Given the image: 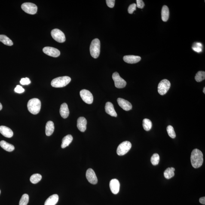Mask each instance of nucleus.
<instances>
[{
  "mask_svg": "<svg viewBox=\"0 0 205 205\" xmlns=\"http://www.w3.org/2000/svg\"><path fill=\"white\" fill-rule=\"evenodd\" d=\"M191 162L194 168H197L202 165L203 163V155L200 150L196 148L193 150L191 154Z\"/></svg>",
  "mask_w": 205,
  "mask_h": 205,
  "instance_id": "obj_1",
  "label": "nucleus"
},
{
  "mask_svg": "<svg viewBox=\"0 0 205 205\" xmlns=\"http://www.w3.org/2000/svg\"><path fill=\"white\" fill-rule=\"evenodd\" d=\"M28 108L30 112L33 114H37L40 112L41 107V101L38 99H30L28 103Z\"/></svg>",
  "mask_w": 205,
  "mask_h": 205,
  "instance_id": "obj_2",
  "label": "nucleus"
},
{
  "mask_svg": "<svg viewBox=\"0 0 205 205\" xmlns=\"http://www.w3.org/2000/svg\"><path fill=\"white\" fill-rule=\"evenodd\" d=\"M70 77L64 76L57 77L53 79L51 82L52 86L56 88H60L65 86L71 81Z\"/></svg>",
  "mask_w": 205,
  "mask_h": 205,
  "instance_id": "obj_3",
  "label": "nucleus"
},
{
  "mask_svg": "<svg viewBox=\"0 0 205 205\" xmlns=\"http://www.w3.org/2000/svg\"><path fill=\"white\" fill-rule=\"evenodd\" d=\"M100 42L98 38L93 40L90 44V54L95 59L97 58L100 54Z\"/></svg>",
  "mask_w": 205,
  "mask_h": 205,
  "instance_id": "obj_4",
  "label": "nucleus"
},
{
  "mask_svg": "<svg viewBox=\"0 0 205 205\" xmlns=\"http://www.w3.org/2000/svg\"><path fill=\"white\" fill-rule=\"evenodd\" d=\"M132 148V144L128 141H125L121 143L119 145L117 150V153L118 155L122 156L125 154L130 151Z\"/></svg>",
  "mask_w": 205,
  "mask_h": 205,
  "instance_id": "obj_5",
  "label": "nucleus"
},
{
  "mask_svg": "<svg viewBox=\"0 0 205 205\" xmlns=\"http://www.w3.org/2000/svg\"><path fill=\"white\" fill-rule=\"evenodd\" d=\"M170 87L171 83L169 80L166 79L161 80L158 85V93L161 96H163L168 91Z\"/></svg>",
  "mask_w": 205,
  "mask_h": 205,
  "instance_id": "obj_6",
  "label": "nucleus"
},
{
  "mask_svg": "<svg viewBox=\"0 0 205 205\" xmlns=\"http://www.w3.org/2000/svg\"><path fill=\"white\" fill-rule=\"evenodd\" d=\"M21 8L25 12L31 15L36 14L37 11V7L32 3H24L21 5Z\"/></svg>",
  "mask_w": 205,
  "mask_h": 205,
  "instance_id": "obj_7",
  "label": "nucleus"
},
{
  "mask_svg": "<svg viewBox=\"0 0 205 205\" xmlns=\"http://www.w3.org/2000/svg\"><path fill=\"white\" fill-rule=\"evenodd\" d=\"M112 78L114 82V84L116 87L121 89L124 88L125 87L127 83L120 76L118 73L116 72L113 73Z\"/></svg>",
  "mask_w": 205,
  "mask_h": 205,
  "instance_id": "obj_8",
  "label": "nucleus"
},
{
  "mask_svg": "<svg viewBox=\"0 0 205 205\" xmlns=\"http://www.w3.org/2000/svg\"><path fill=\"white\" fill-rule=\"evenodd\" d=\"M51 35L53 39L59 43L65 42L66 40L64 34L59 29L53 30L51 32Z\"/></svg>",
  "mask_w": 205,
  "mask_h": 205,
  "instance_id": "obj_9",
  "label": "nucleus"
},
{
  "mask_svg": "<svg viewBox=\"0 0 205 205\" xmlns=\"http://www.w3.org/2000/svg\"><path fill=\"white\" fill-rule=\"evenodd\" d=\"M80 96L83 100L88 104H91L93 102V96L88 90H82L80 92Z\"/></svg>",
  "mask_w": 205,
  "mask_h": 205,
  "instance_id": "obj_10",
  "label": "nucleus"
},
{
  "mask_svg": "<svg viewBox=\"0 0 205 205\" xmlns=\"http://www.w3.org/2000/svg\"><path fill=\"white\" fill-rule=\"evenodd\" d=\"M43 51L47 55L56 57L60 56V52L58 49L51 47H45L43 48Z\"/></svg>",
  "mask_w": 205,
  "mask_h": 205,
  "instance_id": "obj_11",
  "label": "nucleus"
},
{
  "mask_svg": "<svg viewBox=\"0 0 205 205\" xmlns=\"http://www.w3.org/2000/svg\"><path fill=\"white\" fill-rule=\"evenodd\" d=\"M86 177L89 182L90 184L95 185L97 183L98 179L94 171L89 168L87 169L86 173Z\"/></svg>",
  "mask_w": 205,
  "mask_h": 205,
  "instance_id": "obj_12",
  "label": "nucleus"
},
{
  "mask_svg": "<svg viewBox=\"0 0 205 205\" xmlns=\"http://www.w3.org/2000/svg\"><path fill=\"white\" fill-rule=\"evenodd\" d=\"M120 184L118 180L113 179L110 182L109 187L111 190L114 194H117L120 190Z\"/></svg>",
  "mask_w": 205,
  "mask_h": 205,
  "instance_id": "obj_13",
  "label": "nucleus"
},
{
  "mask_svg": "<svg viewBox=\"0 0 205 205\" xmlns=\"http://www.w3.org/2000/svg\"><path fill=\"white\" fill-rule=\"evenodd\" d=\"M117 101L119 106L124 110L129 111L132 109V105L129 101L120 98L117 99Z\"/></svg>",
  "mask_w": 205,
  "mask_h": 205,
  "instance_id": "obj_14",
  "label": "nucleus"
},
{
  "mask_svg": "<svg viewBox=\"0 0 205 205\" xmlns=\"http://www.w3.org/2000/svg\"><path fill=\"white\" fill-rule=\"evenodd\" d=\"M87 124V120L84 117H80L77 120V127L81 132H84L85 131L86 129Z\"/></svg>",
  "mask_w": 205,
  "mask_h": 205,
  "instance_id": "obj_15",
  "label": "nucleus"
},
{
  "mask_svg": "<svg viewBox=\"0 0 205 205\" xmlns=\"http://www.w3.org/2000/svg\"><path fill=\"white\" fill-rule=\"evenodd\" d=\"M123 59L126 63L133 64L138 63L140 61L141 57L139 56L127 55L124 56L123 57Z\"/></svg>",
  "mask_w": 205,
  "mask_h": 205,
  "instance_id": "obj_16",
  "label": "nucleus"
},
{
  "mask_svg": "<svg viewBox=\"0 0 205 205\" xmlns=\"http://www.w3.org/2000/svg\"><path fill=\"white\" fill-rule=\"evenodd\" d=\"M105 111L111 116L116 117L117 114L114 109L113 105L111 102H107L105 106Z\"/></svg>",
  "mask_w": 205,
  "mask_h": 205,
  "instance_id": "obj_17",
  "label": "nucleus"
},
{
  "mask_svg": "<svg viewBox=\"0 0 205 205\" xmlns=\"http://www.w3.org/2000/svg\"><path fill=\"white\" fill-rule=\"evenodd\" d=\"M0 133L4 136L8 138L12 137L13 135L11 129L5 126H0Z\"/></svg>",
  "mask_w": 205,
  "mask_h": 205,
  "instance_id": "obj_18",
  "label": "nucleus"
},
{
  "mask_svg": "<svg viewBox=\"0 0 205 205\" xmlns=\"http://www.w3.org/2000/svg\"><path fill=\"white\" fill-rule=\"evenodd\" d=\"M60 113L61 116L63 119L67 118L70 113L67 104L63 103L61 105L60 109Z\"/></svg>",
  "mask_w": 205,
  "mask_h": 205,
  "instance_id": "obj_19",
  "label": "nucleus"
},
{
  "mask_svg": "<svg viewBox=\"0 0 205 205\" xmlns=\"http://www.w3.org/2000/svg\"><path fill=\"white\" fill-rule=\"evenodd\" d=\"M58 200V195L57 194H53L46 200L44 205H55Z\"/></svg>",
  "mask_w": 205,
  "mask_h": 205,
  "instance_id": "obj_20",
  "label": "nucleus"
},
{
  "mask_svg": "<svg viewBox=\"0 0 205 205\" xmlns=\"http://www.w3.org/2000/svg\"><path fill=\"white\" fill-rule=\"evenodd\" d=\"M54 130V123L51 121L47 122L45 127L46 135L47 136H50L52 135Z\"/></svg>",
  "mask_w": 205,
  "mask_h": 205,
  "instance_id": "obj_21",
  "label": "nucleus"
},
{
  "mask_svg": "<svg viewBox=\"0 0 205 205\" xmlns=\"http://www.w3.org/2000/svg\"><path fill=\"white\" fill-rule=\"evenodd\" d=\"M0 146L5 151H9V152H11L14 151L15 149L14 145L4 141H1L0 142Z\"/></svg>",
  "mask_w": 205,
  "mask_h": 205,
  "instance_id": "obj_22",
  "label": "nucleus"
},
{
  "mask_svg": "<svg viewBox=\"0 0 205 205\" xmlns=\"http://www.w3.org/2000/svg\"><path fill=\"white\" fill-rule=\"evenodd\" d=\"M73 140L72 135H68L64 137L62 140L61 148H64L68 146Z\"/></svg>",
  "mask_w": 205,
  "mask_h": 205,
  "instance_id": "obj_23",
  "label": "nucleus"
},
{
  "mask_svg": "<svg viewBox=\"0 0 205 205\" xmlns=\"http://www.w3.org/2000/svg\"><path fill=\"white\" fill-rule=\"evenodd\" d=\"M169 11L168 7L166 5H164L161 10V18L163 21L166 22L168 20Z\"/></svg>",
  "mask_w": 205,
  "mask_h": 205,
  "instance_id": "obj_24",
  "label": "nucleus"
},
{
  "mask_svg": "<svg viewBox=\"0 0 205 205\" xmlns=\"http://www.w3.org/2000/svg\"><path fill=\"white\" fill-rule=\"evenodd\" d=\"M175 169L174 168H168L164 171V175L165 178L166 179H170L174 176V173Z\"/></svg>",
  "mask_w": 205,
  "mask_h": 205,
  "instance_id": "obj_25",
  "label": "nucleus"
},
{
  "mask_svg": "<svg viewBox=\"0 0 205 205\" xmlns=\"http://www.w3.org/2000/svg\"><path fill=\"white\" fill-rule=\"evenodd\" d=\"M0 41L5 45L11 46L13 45V41L5 35H0Z\"/></svg>",
  "mask_w": 205,
  "mask_h": 205,
  "instance_id": "obj_26",
  "label": "nucleus"
},
{
  "mask_svg": "<svg viewBox=\"0 0 205 205\" xmlns=\"http://www.w3.org/2000/svg\"><path fill=\"white\" fill-rule=\"evenodd\" d=\"M142 126L143 128L146 131L151 130L152 127V124L151 120L148 119H145L142 121Z\"/></svg>",
  "mask_w": 205,
  "mask_h": 205,
  "instance_id": "obj_27",
  "label": "nucleus"
},
{
  "mask_svg": "<svg viewBox=\"0 0 205 205\" xmlns=\"http://www.w3.org/2000/svg\"><path fill=\"white\" fill-rule=\"evenodd\" d=\"M42 178L41 174H35L32 175L30 178V181L32 183L36 184L41 181Z\"/></svg>",
  "mask_w": 205,
  "mask_h": 205,
  "instance_id": "obj_28",
  "label": "nucleus"
},
{
  "mask_svg": "<svg viewBox=\"0 0 205 205\" xmlns=\"http://www.w3.org/2000/svg\"><path fill=\"white\" fill-rule=\"evenodd\" d=\"M205 79V72L204 71H199L196 74L195 76L196 81L197 82H200L204 80Z\"/></svg>",
  "mask_w": 205,
  "mask_h": 205,
  "instance_id": "obj_29",
  "label": "nucleus"
},
{
  "mask_svg": "<svg viewBox=\"0 0 205 205\" xmlns=\"http://www.w3.org/2000/svg\"><path fill=\"white\" fill-rule=\"evenodd\" d=\"M29 201V196L28 194H23L21 198L19 205H27Z\"/></svg>",
  "mask_w": 205,
  "mask_h": 205,
  "instance_id": "obj_30",
  "label": "nucleus"
},
{
  "mask_svg": "<svg viewBox=\"0 0 205 205\" xmlns=\"http://www.w3.org/2000/svg\"><path fill=\"white\" fill-rule=\"evenodd\" d=\"M160 161V156L158 154H154L151 158V163L153 165L155 166L158 164Z\"/></svg>",
  "mask_w": 205,
  "mask_h": 205,
  "instance_id": "obj_31",
  "label": "nucleus"
},
{
  "mask_svg": "<svg viewBox=\"0 0 205 205\" xmlns=\"http://www.w3.org/2000/svg\"><path fill=\"white\" fill-rule=\"evenodd\" d=\"M167 131L169 136L172 138H176V134L174 129L171 125H168L167 127Z\"/></svg>",
  "mask_w": 205,
  "mask_h": 205,
  "instance_id": "obj_32",
  "label": "nucleus"
},
{
  "mask_svg": "<svg viewBox=\"0 0 205 205\" xmlns=\"http://www.w3.org/2000/svg\"><path fill=\"white\" fill-rule=\"evenodd\" d=\"M136 4L135 3L131 4V5L129 6L128 8V12L130 14H132L134 12V11L135 10H136Z\"/></svg>",
  "mask_w": 205,
  "mask_h": 205,
  "instance_id": "obj_33",
  "label": "nucleus"
},
{
  "mask_svg": "<svg viewBox=\"0 0 205 205\" xmlns=\"http://www.w3.org/2000/svg\"><path fill=\"white\" fill-rule=\"evenodd\" d=\"M20 83L22 85H25L30 84L31 81L29 78H22L21 80Z\"/></svg>",
  "mask_w": 205,
  "mask_h": 205,
  "instance_id": "obj_34",
  "label": "nucleus"
},
{
  "mask_svg": "<svg viewBox=\"0 0 205 205\" xmlns=\"http://www.w3.org/2000/svg\"><path fill=\"white\" fill-rule=\"evenodd\" d=\"M24 89L20 85H17L15 89V92L18 93H23L24 92Z\"/></svg>",
  "mask_w": 205,
  "mask_h": 205,
  "instance_id": "obj_35",
  "label": "nucleus"
},
{
  "mask_svg": "<svg viewBox=\"0 0 205 205\" xmlns=\"http://www.w3.org/2000/svg\"><path fill=\"white\" fill-rule=\"evenodd\" d=\"M136 7L139 8H143L145 6V4L142 0H137Z\"/></svg>",
  "mask_w": 205,
  "mask_h": 205,
  "instance_id": "obj_36",
  "label": "nucleus"
},
{
  "mask_svg": "<svg viewBox=\"0 0 205 205\" xmlns=\"http://www.w3.org/2000/svg\"><path fill=\"white\" fill-rule=\"evenodd\" d=\"M106 1L107 5L109 8H112L114 7L115 1H114V0H106Z\"/></svg>",
  "mask_w": 205,
  "mask_h": 205,
  "instance_id": "obj_37",
  "label": "nucleus"
},
{
  "mask_svg": "<svg viewBox=\"0 0 205 205\" xmlns=\"http://www.w3.org/2000/svg\"><path fill=\"white\" fill-rule=\"evenodd\" d=\"M200 202L202 204H205V197H202L200 199Z\"/></svg>",
  "mask_w": 205,
  "mask_h": 205,
  "instance_id": "obj_38",
  "label": "nucleus"
},
{
  "mask_svg": "<svg viewBox=\"0 0 205 205\" xmlns=\"http://www.w3.org/2000/svg\"><path fill=\"white\" fill-rule=\"evenodd\" d=\"M193 49L195 50V51L197 52H200L201 51V49L198 47H193Z\"/></svg>",
  "mask_w": 205,
  "mask_h": 205,
  "instance_id": "obj_39",
  "label": "nucleus"
},
{
  "mask_svg": "<svg viewBox=\"0 0 205 205\" xmlns=\"http://www.w3.org/2000/svg\"><path fill=\"white\" fill-rule=\"evenodd\" d=\"M2 104H1V102H0V111L1 110H2Z\"/></svg>",
  "mask_w": 205,
  "mask_h": 205,
  "instance_id": "obj_40",
  "label": "nucleus"
},
{
  "mask_svg": "<svg viewBox=\"0 0 205 205\" xmlns=\"http://www.w3.org/2000/svg\"><path fill=\"white\" fill-rule=\"evenodd\" d=\"M203 93L205 94V87H204L203 89Z\"/></svg>",
  "mask_w": 205,
  "mask_h": 205,
  "instance_id": "obj_41",
  "label": "nucleus"
},
{
  "mask_svg": "<svg viewBox=\"0 0 205 205\" xmlns=\"http://www.w3.org/2000/svg\"><path fill=\"white\" fill-rule=\"evenodd\" d=\"M0 194H1V190H0Z\"/></svg>",
  "mask_w": 205,
  "mask_h": 205,
  "instance_id": "obj_42",
  "label": "nucleus"
}]
</instances>
